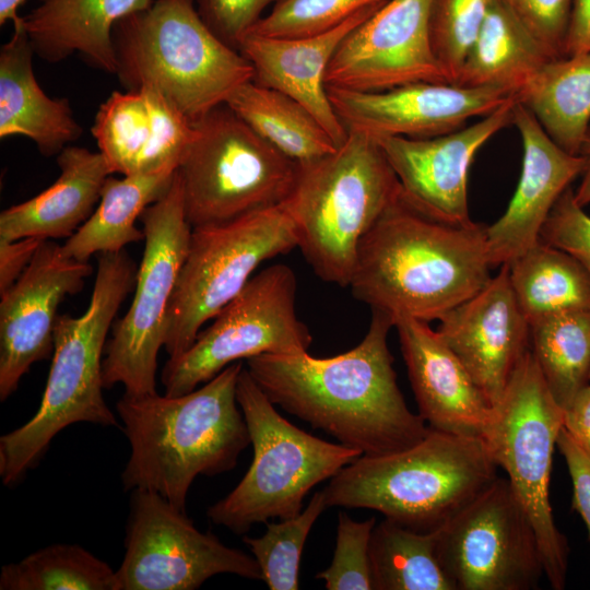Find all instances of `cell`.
<instances>
[{"label": "cell", "mask_w": 590, "mask_h": 590, "mask_svg": "<svg viewBox=\"0 0 590 590\" xmlns=\"http://www.w3.org/2000/svg\"><path fill=\"white\" fill-rule=\"evenodd\" d=\"M393 322L373 310L362 341L332 357L261 354L247 369L269 400L365 456L418 442L429 426L408 408L387 338Z\"/></svg>", "instance_id": "6da1fadb"}, {"label": "cell", "mask_w": 590, "mask_h": 590, "mask_svg": "<svg viewBox=\"0 0 590 590\" xmlns=\"http://www.w3.org/2000/svg\"><path fill=\"white\" fill-rule=\"evenodd\" d=\"M491 268L485 225L437 221L401 192L361 240L349 286L392 322H430L484 287Z\"/></svg>", "instance_id": "7a4b0ae2"}, {"label": "cell", "mask_w": 590, "mask_h": 590, "mask_svg": "<svg viewBox=\"0 0 590 590\" xmlns=\"http://www.w3.org/2000/svg\"><path fill=\"white\" fill-rule=\"evenodd\" d=\"M235 362L211 380L180 396L123 393L116 403L131 452L121 473L126 491L146 489L186 511L198 475L233 470L250 444L237 402Z\"/></svg>", "instance_id": "3957f363"}, {"label": "cell", "mask_w": 590, "mask_h": 590, "mask_svg": "<svg viewBox=\"0 0 590 590\" xmlns=\"http://www.w3.org/2000/svg\"><path fill=\"white\" fill-rule=\"evenodd\" d=\"M138 267L125 251L97 255V270L86 310L59 315L46 387L37 412L0 438V476L20 482L35 468L51 440L71 424L121 427L103 396V358L115 317L135 286Z\"/></svg>", "instance_id": "277c9868"}, {"label": "cell", "mask_w": 590, "mask_h": 590, "mask_svg": "<svg viewBox=\"0 0 590 590\" xmlns=\"http://www.w3.org/2000/svg\"><path fill=\"white\" fill-rule=\"evenodd\" d=\"M482 437L429 427L415 445L362 455L322 489L328 507L367 508L416 531L440 528L497 475Z\"/></svg>", "instance_id": "5b68a950"}, {"label": "cell", "mask_w": 590, "mask_h": 590, "mask_svg": "<svg viewBox=\"0 0 590 590\" xmlns=\"http://www.w3.org/2000/svg\"><path fill=\"white\" fill-rule=\"evenodd\" d=\"M113 40L120 84L155 88L193 122L253 79L250 62L208 27L194 0H155L119 21Z\"/></svg>", "instance_id": "8992f818"}, {"label": "cell", "mask_w": 590, "mask_h": 590, "mask_svg": "<svg viewBox=\"0 0 590 590\" xmlns=\"http://www.w3.org/2000/svg\"><path fill=\"white\" fill-rule=\"evenodd\" d=\"M401 196V186L377 140L349 131L343 144L299 165L284 202L297 248L323 281L349 286L361 240Z\"/></svg>", "instance_id": "52a82bcc"}, {"label": "cell", "mask_w": 590, "mask_h": 590, "mask_svg": "<svg viewBox=\"0 0 590 590\" xmlns=\"http://www.w3.org/2000/svg\"><path fill=\"white\" fill-rule=\"evenodd\" d=\"M236 396L253 458L237 486L211 505L206 516L214 524L244 535L256 523L300 514L310 489L362 452L318 438L285 420L246 367L238 376Z\"/></svg>", "instance_id": "ba28073f"}, {"label": "cell", "mask_w": 590, "mask_h": 590, "mask_svg": "<svg viewBox=\"0 0 590 590\" xmlns=\"http://www.w3.org/2000/svg\"><path fill=\"white\" fill-rule=\"evenodd\" d=\"M194 125L196 135L176 169L192 228L225 223L288 199L299 165L226 104Z\"/></svg>", "instance_id": "9c48e42d"}, {"label": "cell", "mask_w": 590, "mask_h": 590, "mask_svg": "<svg viewBox=\"0 0 590 590\" xmlns=\"http://www.w3.org/2000/svg\"><path fill=\"white\" fill-rule=\"evenodd\" d=\"M564 410L547 388L531 352L515 371L482 438L536 532L544 574L554 590L565 588L569 545L554 521L550 500L553 453Z\"/></svg>", "instance_id": "30bf717a"}, {"label": "cell", "mask_w": 590, "mask_h": 590, "mask_svg": "<svg viewBox=\"0 0 590 590\" xmlns=\"http://www.w3.org/2000/svg\"><path fill=\"white\" fill-rule=\"evenodd\" d=\"M297 245L285 203L193 227L166 315L163 347L168 358L191 346L203 324L244 288L263 261Z\"/></svg>", "instance_id": "8fae6325"}, {"label": "cell", "mask_w": 590, "mask_h": 590, "mask_svg": "<svg viewBox=\"0 0 590 590\" xmlns=\"http://www.w3.org/2000/svg\"><path fill=\"white\" fill-rule=\"evenodd\" d=\"M140 221L144 250L134 296L113 324L102 366L104 388L119 384L132 396L157 392V356L164 346L166 315L192 231L177 170L166 192L142 212Z\"/></svg>", "instance_id": "7c38bea8"}, {"label": "cell", "mask_w": 590, "mask_h": 590, "mask_svg": "<svg viewBox=\"0 0 590 590\" xmlns=\"http://www.w3.org/2000/svg\"><path fill=\"white\" fill-rule=\"evenodd\" d=\"M296 292V275L286 264L252 275L188 350L167 359L161 376L164 393H188L241 359L308 352L312 337L297 316Z\"/></svg>", "instance_id": "4fadbf2b"}, {"label": "cell", "mask_w": 590, "mask_h": 590, "mask_svg": "<svg viewBox=\"0 0 590 590\" xmlns=\"http://www.w3.org/2000/svg\"><path fill=\"white\" fill-rule=\"evenodd\" d=\"M436 551L456 590H531L545 576L534 527L499 476L437 529Z\"/></svg>", "instance_id": "5bb4252c"}, {"label": "cell", "mask_w": 590, "mask_h": 590, "mask_svg": "<svg viewBox=\"0 0 590 590\" xmlns=\"http://www.w3.org/2000/svg\"><path fill=\"white\" fill-rule=\"evenodd\" d=\"M219 574L262 580L255 557L201 532L160 494L131 491L116 590H194Z\"/></svg>", "instance_id": "9a60e30c"}, {"label": "cell", "mask_w": 590, "mask_h": 590, "mask_svg": "<svg viewBox=\"0 0 590 590\" xmlns=\"http://www.w3.org/2000/svg\"><path fill=\"white\" fill-rule=\"evenodd\" d=\"M432 0H388L351 31L326 72V86L376 92L448 82L429 35Z\"/></svg>", "instance_id": "2e32d148"}, {"label": "cell", "mask_w": 590, "mask_h": 590, "mask_svg": "<svg viewBox=\"0 0 590 590\" xmlns=\"http://www.w3.org/2000/svg\"><path fill=\"white\" fill-rule=\"evenodd\" d=\"M92 272L88 262L67 257L61 245L46 239L0 294V401L16 391L33 364L52 356L58 307L84 287Z\"/></svg>", "instance_id": "e0dca14e"}, {"label": "cell", "mask_w": 590, "mask_h": 590, "mask_svg": "<svg viewBox=\"0 0 590 590\" xmlns=\"http://www.w3.org/2000/svg\"><path fill=\"white\" fill-rule=\"evenodd\" d=\"M347 131L373 138H433L452 132L473 117L486 116L515 94L499 87H467L420 81L376 92L327 87Z\"/></svg>", "instance_id": "ac0fdd59"}, {"label": "cell", "mask_w": 590, "mask_h": 590, "mask_svg": "<svg viewBox=\"0 0 590 590\" xmlns=\"http://www.w3.org/2000/svg\"><path fill=\"white\" fill-rule=\"evenodd\" d=\"M516 97L480 120L425 139L375 138L396 173L402 197L437 221L471 225L468 174L476 152L494 134L512 125Z\"/></svg>", "instance_id": "d6986e66"}, {"label": "cell", "mask_w": 590, "mask_h": 590, "mask_svg": "<svg viewBox=\"0 0 590 590\" xmlns=\"http://www.w3.org/2000/svg\"><path fill=\"white\" fill-rule=\"evenodd\" d=\"M494 405L531 350L530 323L509 280V267L439 319L436 330Z\"/></svg>", "instance_id": "ffe728a7"}, {"label": "cell", "mask_w": 590, "mask_h": 590, "mask_svg": "<svg viewBox=\"0 0 590 590\" xmlns=\"http://www.w3.org/2000/svg\"><path fill=\"white\" fill-rule=\"evenodd\" d=\"M512 125L522 143V166L516 191L504 214L485 226L492 267L503 266L540 241V234L553 206L583 174L586 157L557 145L534 115L517 99Z\"/></svg>", "instance_id": "44dd1931"}, {"label": "cell", "mask_w": 590, "mask_h": 590, "mask_svg": "<svg viewBox=\"0 0 590 590\" xmlns=\"http://www.w3.org/2000/svg\"><path fill=\"white\" fill-rule=\"evenodd\" d=\"M92 134L111 174L174 173L196 125L153 87L113 92L99 106Z\"/></svg>", "instance_id": "7402d4cb"}, {"label": "cell", "mask_w": 590, "mask_h": 590, "mask_svg": "<svg viewBox=\"0 0 590 590\" xmlns=\"http://www.w3.org/2000/svg\"><path fill=\"white\" fill-rule=\"evenodd\" d=\"M418 414L430 428L481 437L493 404L429 322H393Z\"/></svg>", "instance_id": "603a6c76"}, {"label": "cell", "mask_w": 590, "mask_h": 590, "mask_svg": "<svg viewBox=\"0 0 590 590\" xmlns=\"http://www.w3.org/2000/svg\"><path fill=\"white\" fill-rule=\"evenodd\" d=\"M382 4L365 9L331 30L308 36L269 37L248 33L238 51L252 66L255 82L280 91L305 106L340 146L349 131L329 99L326 72L344 37Z\"/></svg>", "instance_id": "cb8c5ba5"}, {"label": "cell", "mask_w": 590, "mask_h": 590, "mask_svg": "<svg viewBox=\"0 0 590 590\" xmlns=\"http://www.w3.org/2000/svg\"><path fill=\"white\" fill-rule=\"evenodd\" d=\"M57 164L60 175L51 186L1 212L0 238H69L92 215L111 174L103 154L68 145Z\"/></svg>", "instance_id": "d4e9b609"}, {"label": "cell", "mask_w": 590, "mask_h": 590, "mask_svg": "<svg viewBox=\"0 0 590 590\" xmlns=\"http://www.w3.org/2000/svg\"><path fill=\"white\" fill-rule=\"evenodd\" d=\"M34 55L22 17L0 49V138L25 137L43 155H58L83 130L69 101L49 97L38 84Z\"/></svg>", "instance_id": "484cf974"}, {"label": "cell", "mask_w": 590, "mask_h": 590, "mask_svg": "<svg viewBox=\"0 0 590 590\" xmlns=\"http://www.w3.org/2000/svg\"><path fill=\"white\" fill-rule=\"evenodd\" d=\"M153 0H40L23 16L35 55L59 62L78 54L91 67L116 73L113 31Z\"/></svg>", "instance_id": "4316f807"}, {"label": "cell", "mask_w": 590, "mask_h": 590, "mask_svg": "<svg viewBox=\"0 0 590 590\" xmlns=\"http://www.w3.org/2000/svg\"><path fill=\"white\" fill-rule=\"evenodd\" d=\"M550 138L581 154L590 122V52L546 61L516 94Z\"/></svg>", "instance_id": "83f0119b"}, {"label": "cell", "mask_w": 590, "mask_h": 590, "mask_svg": "<svg viewBox=\"0 0 590 590\" xmlns=\"http://www.w3.org/2000/svg\"><path fill=\"white\" fill-rule=\"evenodd\" d=\"M174 174L108 176L92 215L61 245L63 253L88 262L94 255L119 252L127 245L144 240L135 221L166 192Z\"/></svg>", "instance_id": "f1b7e54d"}, {"label": "cell", "mask_w": 590, "mask_h": 590, "mask_svg": "<svg viewBox=\"0 0 590 590\" xmlns=\"http://www.w3.org/2000/svg\"><path fill=\"white\" fill-rule=\"evenodd\" d=\"M548 60L518 19L499 0H493L453 84L499 87L516 96Z\"/></svg>", "instance_id": "f546056e"}, {"label": "cell", "mask_w": 590, "mask_h": 590, "mask_svg": "<svg viewBox=\"0 0 590 590\" xmlns=\"http://www.w3.org/2000/svg\"><path fill=\"white\" fill-rule=\"evenodd\" d=\"M225 104L253 131L298 165L319 160L338 148L305 106L253 80L239 85Z\"/></svg>", "instance_id": "4dcf8cb0"}, {"label": "cell", "mask_w": 590, "mask_h": 590, "mask_svg": "<svg viewBox=\"0 0 590 590\" xmlns=\"http://www.w3.org/2000/svg\"><path fill=\"white\" fill-rule=\"evenodd\" d=\"M507 264L529 323L563 311L590 309V273L570 253L540 239Z\"/></svg>", "instance_id": "1f68e13d"}, {"label": "cell", "mask_w": 590, "mask_h": 590, "mask_svg": "<svg viewBox=\"0 0 590 590\" xmlns=\"http://www.w3.org/2000/svg\"><path fill=\"white\" fill-rule=\"evenodd\" d=\"M437 529L416 531L385 518L374 527L369 559L375 590H456L437 556Z\"/></svg>", "instance_id": "d6a6232c"}, {"label": "cell", "mask_w": 590, "mask_h": 590, "mask_svg": "<svg viewBox=\"0 0 590 590\" xmlns=\"http://www.w3.org/2000/svg\"><path fill=\"white\" fill-rule=\"evenodd\" d=\"M530 342L547 388L566 410L590 384V309L563 311L532 321Z\"/></svg>", "instance_id": "836d02e7"}, {"label": "cell", "mask_w": 590, "mask_h": 590, "mask_svg": "<svg viewBox=\"0 0 590 590\" xmlns=\"http://www.w3.org/2000/svg\"><path fill=\"white\" fill-rule=\"evenodd\" d=\"M116 570L81 545L56 543L4 565L1 590H116Z\"/></svg>", "instance_id": "e575fe53"}, {"label": "cell", "mask_w": 590, "mask_h": 590, "mask_svg": "<svg viewBox=\"0 0 590 590\" xmlns=\"http://www.w3.org/2000/svg\"><path fill=\"white\" fill-rule=\"evenodd\" d=\"M326 508L323 491H318L297 516L280 522H266V532L259 538L243 536L269 589H298L299 563L306 539Z\"/></svg>", "instance_id": "d590c367"}, {"label": "cell", "mask_w": 590, "mask_h": 590, "mask_svg": "<svg viewBox=\"0 0 590 590\" xmlns=\"http://www.w3.org/2000/svg\"><path fill=\"white\" fill-rule=\"evenodd\" d=\"M493 0H432L433 51L449 83L460 74Z\"/></svg>", "instance_id": "8d00e7d4"}, {"label": "cell", "mask_w": 590, "mask_h": 590, "mask_svg": "<svg viewBox=\"0 0 590 590\" xmlns=\"http://www.w3.org/2000/svg\"><path fill=\"white\" fill-rule=\"evenodd\" d=\"M386 1L388 0H281L249 33L269 37L318 34Z\"/></svg>", "instance_id": "74e56055"}, {"label": "cell", "mask_w": 590, "mask_h": 590, "mask_svg": "<svg viewBox=\"0 0 590 590\" xmlns=\"http://www.w3.org/2000/svg\"><path fill=\"white\" fill-rule=\"evenodd\" d=\"M376 526V518L355 521L345 512H340L337 527V542L331 564L316 575L324 581L328 590L374 589L369 544Z\"/></svg>", "instance_id": "f35d334b"}, {"label": "cell", "mask_w": 590, "mask_h": 590, "mask_svg": "<svg viewBox=\"0 0 590 590\" xmlns=\"http://www.w3.org/2000/svg\"><path fill=\"white\" fill-rule=\"evenodd\" d=\"M551 58L565 56L574 0H499Z\"/></svg>", "instance_id": "ab89813d"}, {"label": "cell", "mask_w": 590, "mask_h": 590, "mask_svg": "<svg viewBox=\"0 0 590 590\" xmlns=\"http://www.w3.org/2000/svg\"><path fill=\"white\" fill-rule=\"evenodd\" d=\"M540 239L570 253L590 273V215L577 203L570 187L553 206Z\"/></svg>", "instance_id": "60d3db41"}, {"label": "cell", "mask_w": 590, "mask_h": 590, "mask_svg": "<svg viewBox=\"0 0 590 590\" xmlns=\"http://www.w3.org/2000/svg\"><path fill=\"white\" fill-rule=\"evenodd\" d=\"M281 0H194L208 27L227 46L238 50L243 38L263 17V11Z\"/></svg>", "instance_id": "b9f144b4"}, {"label": "cell", "mask_w": 590, "mask_h": 590, "mask_svg": "<svg viewBox=\"0 0 590 590\" xmlns=\"http://www.w3.org/2000/svg\"><path fill=\"white\" fill-rule=\"evenodd\" d=\"M556 447L565 459L573 485L571 508L586 524L590 541V457L571 438L567 430H559Z\"/></svg>", "instance_id": "7bdbcfd3"}, {"label": "cell", "mask_w": 590, "mask_h": 590, "mask_svg": "<svg viewBox=\"0 0 590 590\" xmlns=\"http://www.w3.org/2000/svg\"><path fill=\"white\" fill-rule=\"evenodd\" d=\"M43 240L35 237L15 240L0 238V294L25 271Z\"/></svg>", "instance_id": "ee69618b"}, {"label": "cell", "mask_w": 590, "mask_h": 590, "mask_svg": "<svg viewBox=\"0 0 590 590\" xmlns=\"http://www.w3.org/2000/svg\"><path fill=\"white\" fill-rule=\"evenodd\" d=\"M563 427L590 457V384L564 410Z\"/></svg>", "instance_id": "f6af8a7d"}, {"label": "cell", "mask_w": 590, "mask_h": 590, "mask_svg": "<svg viewBox=\"0 0 590 590\" xmlns=\"http://www.w3.org/2000/svg\"><path fill=\"white\" fill-rule=\"evenodd\" d=\"M590 52V0H574L565 56Z\"/></svg>", "instance_id": "bcb514c9"}, {"label": "cell", "mask_w": 590, "mask_h": 590, "mask_svg": "<svg viewBox=\"0 0 590 590\" xmlns=\"http://www.w3.org/2000/svg\"><path fill=\"white\" fill-rule=\"evenodd\" d=\"M581 154L586 157V168L581 175V181L575 191V199L581 206L590 203V130L582 146Z\"/></svg>", "instance_id": "7dc6e473"}, {"label": "cell", "mask_w": 590, "mask_h": 590, "mask_svg": "<svg viewBox=\"0 0 590 590\" xmlns=\"http://www.w3.org/2000/svg\"><path fill=\"white\" fill-rule=\"evenodd\" d=\"M25 0H0V24L3 25L9 21L12 24L21 22L23 16L17 14L19 8Z\"/></svg>", "instance_id": "c3c4849f"}, {"label": "cell", "mask_w": 590, "mask_h": 590, "mask_svg": "<svg viewBox=\"0 0 590 590\" xmlns=\"http://www.w3.org/2000/svg\"><path fill=\"white\" fill-rule=\"evenodd\" d=\"M589 382H590V376H589Z\"/></svg>", "instance_id": "681fc988"}]
</instances>
